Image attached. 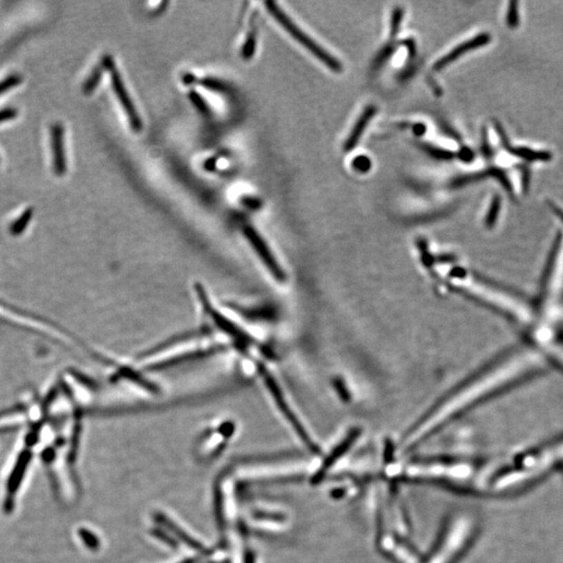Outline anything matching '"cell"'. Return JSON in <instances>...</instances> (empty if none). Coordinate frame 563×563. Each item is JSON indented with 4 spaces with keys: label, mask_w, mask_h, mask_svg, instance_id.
Returning <instances> with one entry per match:
<instances>
[{
    "label": "cell",
    "mask_w": 563,
    "mask_h": 563,
    "mask_svg": "<svg viewBox=\"0 0 563 563\" xmlns=\"http://www.w3.org/2000/svg\"><path fill=\"white\" fill-rule=\"evenodd\" d=\"M266 9L267 11L274 16V19L283 26L284 30L292 35L298 43L306 47L311 53L316 57L319 61L323 63L325 66L329 67L331 70L335 73H341L343 70V65L339 61L336 60L333 55H330L327 51H325L321 45L317 44L314 40L310 38L306 32H303L285 13H284L280 8L276 5L274 1H266Z\"/></svg>",
    "instance_id": "6da1fadb"
},
{
    "label": "cell",
    "mask_w": 563,
    "mask_h": 563,
    "mask_svg": "<svg viewBox=\"0 0 563 563\" xmlns=\"http://www.w3.org/2000/svg\"><path fill=\"white\" fill-rule=\"evenodd\" d=\"M102 65L110 73L113 89L115 91L118 100H120L124 112L128 115L131 126H132L135 132H141L143 128L142 120H141L139 113L137 112L136 106L133 104L132 98H131L130 94H128V90L124 86V79H122V75H120V71L116 67L115 62H114L111 55H104V59H102Z\"/></svg>",
    "instance_id": "7a4b0ae2"
},
{
    "label": "cell",
    "mask_w": 563,
    "mask_h": 563,
    "mask_svg": "<svg viewBox=\"0 0 563 563\" xmlns=\"http://www.w3.org/2000/svg\"><path fill=\"white\" fill-rule=\"evenodd\" d=\"M260 372H261L262 376H263L264 381H265L266 387H267L268 390H269L270 394L274 397V402H276V404L278 405L280 412L283 413L284 417H285L286 419L290 421L292 427H294V430L298 432L300 437L303 438L305 441H307V443H308L309 446H312L313 443L311 442L309 436L307 435L306 430L303 428L302 423L298 421V419H296L294 413L292 412V408H290L289 405H288L287 402H286L285 398H284L283 396V392H282V390H280L278 385L276 384L274 376H270L269 372H268L265 368H262V366H260Z\"/></svg>",
    "instance_id": "3957f363"
},
{
    "label": "cell",
    "mask_w": 563,
    "mask_h": 563,
    "mask_svg": "<svg viewBox=\"0 0 563 563\" xmlns=\"http://www.w3.org/2000/svg\"><path fill=\"white\" fill-rule=\"evenodd\" d=\"M50 149L53 173L58 177H63L67 171V158L65 151V130L60 122H55L51 126Z\"/></svg>",
    "instance_id": "277c9868"
},
{
    "label": "cell",
    "mask_w": 563,
    "mask_h": 563,
    "mask_svg": "<svg viewBox=\"0 0 563 563\" xmlns=\"http://www.w3.org/2000/svg\"><path fill=\"white\" fill-rule=\"evenodd\" d=\"M245 235L249 239L251 245H253L254 249L257 251L258 256L261 258L262 261L265 264L266 267L274 274V278L278 280H284L285 274H284L283 270L280 269L278 262L276 261L274 256L270 253L265 241L258 234L257 231L254 230L251 227H247L245 229Z\"/></svg>",
    "instance_id": "5b68a950"
},
{
    "label": "cell",
    "mask_w": 563,
    "mask_h": 563,
    "mask_svg": "<svg viewBox=\"0 0 563 563\" xmlns=\"http://www.w3.org/2000/svg\"><path fill=\"white\" fill-rule=\"evenodd\" d=\"M489 41H490V35L487 34V32H483V34L478 35V36L474 37V38L470 39V40L466 41L464 43H461V44L455 47L453 50L450 51L448 55L442 57L439 61H437V62L434 64V70L441 71L442 69L446 68L450 63L458 60V58H460L461 55H466L468 51L479 48V47L484 46L487 43H489Z\"/></svg>",
    "instance_id": "8992f818"
},
{
    "label": "cell",
    "mask_w": 563,
    "mask_h": 563,
    "mask_svg": "<svg viewBox=\"0 0 563 563\" xmlns=\"http://www.w3.org/2000/svg\"><path fill=\"white\" fill-rule=\"evenodd\" d=\"M376 106H368V108L364 110L359 120L356 122L353 130H352L349 138L345 141V151H353V149L357 146L358 142H359L360 138H361L362 135H363L364 131L368 128V124H370V120L376 115Z\"/></svg>",
    "instance_id": "52a82bcc"
},
{
    "label": "cell",
    "mask_w": 563,
    "mask_h": 563,
    "mask_svg": "<svg viewBox=\"0 0 563 563\" xmlns=\"http://www.w3.org/2000/svg\"><path fill=\"white\" fill-rule=\"evenodd\" d=\"M155 521L158 523L161 524V525L165 526L166 528L173 531L182 542H185L186 544L188 546H191V548H195L196 551L198 552L202 553V554H210V551L206 548V546H202V544L198 542V540H194L192 538L191 536L188 535L185 531L179 528V526L175 525L173 521L168 519L166 515H162V513H155Z\"/></svg>",
    "instance_id": "ba28073f"
},
{
    "label": "cell",
    "mask_w": 563,
    "mask_h": 563,
    "mask_svg": "<svg viewBox=\"0 0 563 563\" xmlns=\"http://www.w3.org/2000/svg\"><path fill=\"white\" fill-rule=\"evenodd\" d=\"M504 147H505L507 151H509L511 155L522 158V159L528 160V161L548 162L552 159V155H551V153H548V151H536L531 149H527V147H513L510 146L509 143L508 144H506Z\"/></svg>",
    "instance_id": "9c48e42d"
},
{
    "label": "cell",
    "mask_w": 563,
    "mask_h": 563,
    "mask_svg": "<svg viewBox=\"0 0 563 563\" xmlns=\"http://www.w3.org/2000/svg\"><path fill=\"white\" fill-rule=\"evenodd\" d=\"M419 146L433 159L450 161V160H453L456 157V153H454L453 151L429 144V143H419Z\"/></svg>",
    "instance_id": "30bf717a"
},
{
    "label": "cell",
    "mask_w": 563,
    "mask_h": 563,
    "mask_svg": "<svg viewBox=\"0 0 563 563\" xmlns=\"http://www.w3.org/2000/svg\"><path fill=\"white\" fill-rule=\"evenodd\" d=\"M104 65H98V66H96L95 68L93 69V71L90 73L89 77L86 79L83 86V91L86 95H88V94H91L92 92H93L94 90L97 88V86L99 85V82L100 79H102V71H104Z\"/></svg>",
    "instance_id": "8fae6325"
},
{
    "label": "cell",
    "mask_w": 563,
    "mask_h": 563,
    "mask_svg": "<svg viewBox=\"0 0 563 563\" xmlns=\"http://www.w3.org/2000/svg\"><path fill=\"white\" fill-rule=\"evenodd\" d=\"M256 47H257V32L253 30L249 32L245 44H243L242 51H241L242 58L245 59V60H251L254 55H255Z\"/></svg>",
    "instance_id": "7c38bea8"
},
{
    "label": "cell",
    "mask_w": 563,
    "mask_h": 563,
    "mask_svg": "<svg viewBox=\"0 0 563 563\" xmlns=\"http://www.w3.org/2000/svg\"><path fill=\"white\" fill-rule=\"evenodd\" d=\"M32 217V209L28 208V210L24 211L22 213L21 216L17 219V220L14 222V225H12L11 228V233L13 235H19L20 233L23 232L26 230V227H28V222H30V219Z\"/></svg>",
    "instance_id": "4fadbf2b"
},
{
    "label": "cell",
    "mask_w": 563,
    "mask_h": 563,
    "mask_svg": "<svg viewBox=\"0 0 563 563\" xmlns=\"http://www.w3.org/2000/svg\"><path fill=\"white\" fill-rule=\"evenodd\" d=\"M189 99L190 102H192V104L198 108V112L202 113L204 115H210V106H209V104H207L206 100L202 98L200 94H198V92L194 91V90H191V91L189 92Z\"/></svg>",
    "instance_id": "5bb4252c"
},
{
    "label": "cell",
    "mask_w": 563,
    "mask_h": 563,
    "mask_svg": "<svg viewBox=\"0 0 563 563\" xmlns=\"http://www.w3.org/2000/svg\"><path fill=\"white\" fill-rule=\"evenodd\" d=\"M200 85L211 91L219 92V93H225L228 90V86L225 85V83L214 77H204L200 79Z\"/></svg>",
    "instance_id": "9a60e30c"
},
{
    "label": "cell",
    "mask_w": 563,
    "mask_h": 563,
    "mask_svg": "<svg viewBox=\"0 0 563 563\" xmlns=\"http://www.w3.org/2000/svg\"><path fill=\"white\" fill-rule=\"evenodd\" d=\"M499 209H501V198L497 194V195H495V198H493V202H491L490 208H489L488 213H487L486 215V219H485V223H486L487 227H489V228H491V227L495 225V221H497Z\"/></svg>",
    "instance_id": "2e32d148"
},
{
    "label": "cell",
    "mask_w": 563,
    "mask_h": 563,
    "mask_svg": "<svg viewBox=\"0 0 563 563\" xmlns=\"http://www.w3.org/2000/svg\"><path fill=\"white\" fill-rule=\"evenodd\" d=\"M352 166L358 173H365L372 169V163L368 155H357L352 162Z\"/></svg>",
    "instance_id": "e0dca14e"
},
{
    "label": "cell",
    "mask_w": 563,
    "mask_h": 563,
    "mask_svg": "<svg viewBox=\"0 0 563 563\" xmlns=\"http://www.w3.org/2000/svg\"><path fill=\"white\" fill-rule=\"evenodd\" d=\"M403 15H404V11H403L402 8H396L394 11H393L392 16H391V22H390V36L391 38H396L398 36L399 30H400L401 28V22H402Z\"/></svg>",
    "instance_id": "ac0fdd59"
},
{
    "label": "cell",
    "mask_w": 563,
    "mask_h": 563,
    "mask_svg": "<svg viewBox=\"0 0 563 563\" xmlns=\"http://www.w3.org/2000/svg\"><path fill=\"white\" fill-rule=\"evenodd\" d=\"M22 82V77L19 75H11L9 77L0 81V96L7 93L9 90L17 87Z\"/></svg>",
    "instance_id": "d6986e66"
},
{
    "label": "cell",
    "mask_w": 563,
    "mask_h": 563,
    "mask_svg": "<svg viewBox=\"0 0 563 563\" xmlns=\"http://www.w3.org/2000/svg\"><path fill=\"white\" fill-rule=\"evenodd\" d=\"M79 536L82 537V540H84V542H85L86 546H87L88 548H90L93 551L98 550V548H99L100 546L99 540H98V538L96 537V536L94 535L92 532L88 531V530L86 529H81L79 530Z\"/></svg>",
    "instance_id": "ffe728a7"
},
{
    "label": "cell",
    "mask_w": 563,
    "mask_h": 563,
    "mask_svg": "<svg viewBox=\"0 0 563 563\" xmlns=\"http://www.w3.org/2000/svg\"><path fill=\"white\" fill-rule=\"evenodd\" d=\"M507 23L509 28H517L519 23V10H517V1H511L509 5L508 14H507Z\"/></svg>",
    "instance_id": "44dd1931"
},
{
    "label": "cell",
    "mask_w": 563,
    "mask_h": 563,
    "mask_svg": "<svg viewBox=\"0 0 563 563\" xmlns=\"http://www.w3.org/2000/svg\"><path fill=\"white\" fill-rule=\"evenodd\" d=\"M151 534H153V536H155V537H157L158 540H162V542H165V544H167L168 546H173V548H178L177 542H175V540H173V538L171 537V536L167 535V534H166L165 532L162 531V530L160 529L151 530Z\"/></svg>",
    "instance_id": "7402d4cb"
},
{
    "label": "cell",
    "mask_w": 563,
    "mask_h": 563,
    "mask_svg": "<svg viewBox=\"0 0 563 563\" xmlns=\"http://www.w3.org/2000/svg\"><path fill=\"white\" fill-rule=\"evenodd\" d=\"M215 508H216V517L217 522L221 527L223 526V511H222V497H221V493L216 489L215 493Z\"/></svg>",
    "instance_id": "603a6c76"
},
{
    "label": "cell",
    "mask_w": 563,
    "mask_h": 563,
    "mask_svg": "<svg viewBox=\"0 0 563 563\" xmlns=\"http://www.w3.org/2000/svg\"><path fill=\"white\" fill-rule=\"evenodd\" d=\"M392 53L393 47L391 46V45H387V46L379 53L378 57H376V60H374V68H379L381 65L384 64L385 61L390 57Z\"/></svg>",
    "instance_id": "cb8c5ba5"
},
{
    "label": "cell",
    "mask_w": 563,
    "mask_h": 563,
    "mask_svg": "<svg viewBox=\"0 0 563 563\" xmlns=\"http://www.w3.org/2000/svg\"><path fill=\"white\" fill-rule=\"evenodd\" d=\"M18 115V111L14 108H6L0 110V124L15 120Z\"/></svg>",
    "instance_id": "d4e9b609"
},
{
    "label": "cell",
    "mask_w": 563,
    "mask_h": 563,
    "mask_svg": "<svg viewBox=\"0 0 563 563\" xmlns=\"http://www.w3.org/2000/svg\"><path fill=\"white\" fill-rule=\"evenodd\" d=\"M456 155H457L460 161L464 162V163H470V162L474 161L475 159L474 151L466 146L461 147Z\"/></svg>",
    "instance_id": "484cf974"
},
{
    "label": "cell",
    "mask_w": 563,
    "mask_h": 563,
    "mask_svg": "<svg viewBox=\"0 0 563 563\" xmlns=\"http://www.w3.org/2000/svg\"><path fill=\"white\" fill-rule=\"evenodd\" d=\"M241 202L247 208L251 209V210H258L262 206L261 200L256 198H251V196H245L241 200Z\"/></svg>",
    "instance_id": "4316f807"
},
{
    "label": "cell",
    "mask_w": 563,
    "mask_h": 563,
    "mask_svg": "<svg viewBox=\"0 0 563 563\" xmlns=\"http://www.w3.org/2000/svg\"><path fill=\"white\" fill-rule=\"evenodd\" d=\"M482 149L483 155H485V158H491L493 155V151L491 149L490 145L488 143V138H487V133L486 131L483 130V136H482Z\"/></svg>",
    "instance_id": "83f0119b"
},
{
    "label": "cell",
    "mask_w": 563,
    "mask_h": 563,
    "mask_svg": "<svg viewBox=\"0 0 563 563\" xmlns=\"http://www.w3.org/2000/svg\"><path fill=\"white\" fill-rule=\"evenodd\" d=\"M410 128L412 132L414 133L415 136L417 137L423 136L427 132V126H426L425 124H421V122L411 124Z\"/></svg>",
    "instance_id": "f1b7e54d"
},
{
    "label": "cell",
    "mask_w": 563,
    "mask_h": 563,
    "mask_svg": "<svg viewBox=\"0 0 563 563\" xmlns=\"http://www.w3.org/2000/svg\"><path fill=\"white\" fill-rule=\"evenodd\" d=\"M233 431H234V427H233L232 423H225V425L220 428L221 434L227 436V437H230L233 434Z\"/></svg>",
    "instance_id": "f546056e"
},
{
    "label": "cell",
    "mask_w": 563,
    "mask_h": 563,
    "mask_svg": "<svg viewBox=\"0 0 563 563\" xmlns=\"http://www.w3.org/2000/svg\"><path fill=\"white\" fill-rule=\"evenodd\" d=\"M183 82L185 85H191V84L196 83L195 75L192 73H186L183 77Z\"/></svg>",
    "instance_id": "4dcf8cb0"
},
{
    "label": "cell",
    "mask_w": 563,
    "mask_h": 563,
    "mask_svg": "<svg viewBox=\"0 0 563 563\" xmlns=\"http://www.w3.org/2000/svg\"><path fill=\"white\" fill-rule=\"evenodd\" d=\"M404 45H406L407 48H408L409 53L410 55H415V43L413 40H407L404 41Z\"/></svg>",
    "instance_id": "1f68e13d"
},
{
    "label": "cell",
    "mask_w": 563,
    "mask_h": 563,
    "mask_svg": "<svg viewBox=\"0 0 563 563\" xmlns=\"http://www.w3.org/2000/svg\"><path fill=\"white\" fill-rule=\"evenodd\" d=\"M216 161L217 160L215 159V158H211V159H209L208 161L204 163V168H206L207 171H213L215 166H216Z\"/></svg>",
    "instance_id": "d6a6232c"
},
{
    "label": "cell",
    "mask_w": 563,
    "mask_h": 563,
    "mask_svg": "<svg viewBox=\"0 0 563 563\" xmlns=\"http://www.w3.org/2000/svg\"><path fill=\"white\" fill-rule=\"evenodd\" d=\"M181 563H195V560L193 558L186 559V560L182 561Z\"/></svg>",
    "instance_id": "836d02e7"
}]
</instances>
